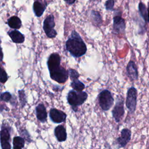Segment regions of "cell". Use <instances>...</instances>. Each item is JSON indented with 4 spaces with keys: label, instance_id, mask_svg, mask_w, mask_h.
I'll list each match as a JSON object with an SVG mask.
<instances>
[{
    "label": "cell",
    "instance_id": "1",
    "mask_svg": "<svg viewBox=\"0 0 149 149\" xmlns=\"http://www.w3.org/2000/svg\"><path fill=\"white\" fill-rule=\"evenodd\" d=\"M66 50L74 58H79L86 54L87 48L80 35L75 30H73L70 36L65 43Z\"/></svg>",
    "mask_w": 149,
    "mask_h": 149
},
{
    "label": "cell",
    "instance_id": "2",
    "mask_svg": "<svg viewBox=\"0 0 149 149\" xmlns=\"http://www.w3.org/2000/svg\"><path fill=\"white\" fill-rule=\"evenodd\" d=\"M88 94L85 91H77L74 90H70L67 95L68 104L72 107L74 112L77 111L78 107L82 105L87 99Z\"/></svg>",
    "mask_w": 149,
    "mask_h": 149
},
{
    "label": "cell",
    "instance_id": "3",
    "mask_svg": "<svg viewBox=\"0 0 149 149\" xmlns=\"http://www.w3.org/2000/svg\"><path fill=\"white\" fill-rule=\"evenodd\" d=\"M50 77L59 83H65L69 77L68 70L61 65L49 69Z\"/></svg>",
    "mask_w": 149,
    "mask_h": 149
},
{
    "label": "cell",
    "instance_id": "4",
    "mask_svg": "<svg viewBox=\"0 0 149 149\" xmlns=\"http://www.w3.org/2000/svg\"><path fill=\"white\" fill-rule=\"evenodd\" d=\"M98 103L103 111H108L113 105L114 99L110 91L108 90H103L98 96Z\"/></svg>",
    "mask_w": 149,
    "mask_h": 149
},
{
    "label": "cell",
    "instance_id": "5",
    "mask_svg": "<svg viewBox=\"0 0 149 149\" xmlns=\"http://www.w3.org/2000/svg\"><path fill=\"white\" fill-rule=\"evenodd\" d=\"M137 91L134 87L128 88L126 93V106L130 113H133L136 109Z\"/></svg>",
    "mask_w": 149,
    "mask_h": 149
},
{
    "label": "cell",
    "instance_id": "6",
    "mask_svg": "<svg viewBox=\"0 0 149 149\" xmlns=\"http://www.w3.org/2000/svg\"><path fill=\"white\" fill-rule=\"evenodd\" d=\"M115 15L113 17V26L112 33L115 34H123L125 32L126 23L125 20L122 17L121 12L118 10L116 13L115 10Z\"/></svg>",
    "mask_w": 149,
    "mask_h": 149
},
{
    "label": "cell",
    "instance_id": "7",
    "mask_svg": "<svg viewBox=\"0 0 149 149\" xmlns=\"http://www.w3.org/2000/svg\"><path fill=\"white\" fill-rule=\"evenodd\" d=\"M55 26L54 16L51 14L45 19L43 23V29L48 37L55 38L56 36L57 32L54 29Z\"/></svg>",
    "mask_w": 149,
    "mask_h": 149
},
{
    "label": "cell",
    "instance_id": "8",
    "mask_svg": "<svg viewBox=\"0 0 149 149\" xmlns=\"http://www.w3.org/2000/svg\"><path fill=\"white\" fill-rule=\"evenodd\" d=\"M123 104L124 100L122 97H118L116 104L112 111V116L115 119V122L117 123L120 122L124 116L125 109Z\"/></svg>",
    "mask_w": 149,
    "mask_h": 149
},
{
    "label": "cell",
    "instance_id": "9",
    "mask_svg": "<svg viewBox=\"0 0 149 149\" xmlns=\"http://www.w3.org/2000/svg\"><path fill=\"white\" fill-rule=\"evenodd\" d=\"M10 139V129L6 125L3 124L0 131V141L2 149H11Z\"/></svg>",
    "mask_w": 149,
    "mask_h": 149
},
{
    "label": "cell",
    "instance_id": "10",
    "mask_svg": "<svg viewBox=\"0 0 149 149\" xmlns=\"http://www.w3.org/2000/svg\"><path fill=\"white\" fill-rule=\"evenodd\" d=\"M131 131L127 128L123 129L120 132V136L118 137L116 140L118 148L125 147L131 139Z\"/></svg>",
    "mask_w": 149,
    "mask_h": 149
},
{
    "label": "cell",
    "instance_id": "11",
    "mask_svg": "<svg viewBox=\"0 0 149 149\" xmlns=\"http://www.w3.org/2000/svg\"><path fill=\"white\" fill-rule=\"evenodd\" d=\"M49 115L51 120L56 123H60L65 122L67 116L64 112L56 108L51 109Z\"/></svg>",
    "mask_w": 149,
    "mask_h": 149
},
{
    "label": "cell",
    "instance_id": "12",
    "mask_svg": "<svg viewBox=\"0 0 149 149\" xmlns=\"http://www.w3.org/2000/svg\"><path fill=\"white\" fill-rule=\"evenodd\" d=\"M126 72L127 76L131 81L137 80L139 76L138 70L135 62L130 61L126 66Z\"/></svg>",
    "mask_w": 149,
    "mask_h": 149
},
{
    "label": "cell",
    "instance_id": "13",
    "mask_svg": "<svg viewBox=\"0 0 149 149\" xmlns=\"http://www.w3.org/2000/svg\"><path fill=\"white\" fill-rule=\"evenodd\" d=\"M36 116L38 120L44 123L47 119V112L46 108L43 104H39L36 108Z\"/></svg>",
    "mask_w": 149,
    "mask_h": 149
},
{
    "label": "cell",
    "instance_id": "14",
    "mask_svg": "<svg viewBox=\"0 0 149 149\" xmlns=\"http://www.w3.org/2000/svg\"><path fill=\"white\" fill-rule=\"evenodd\" d=\"M54 134L57 140L59 142L65 141L67 139L66 129L62 125H58L55 128Z\"/></svg>",
    "mask_w": 149,
    "mask_h": 149
},
{
    "label": "cell",
    "instance_id": "15",
    "mask_svg": "<svg viewBox=\"0 0 149 149\" xmlns=\"http://www.w3.org/2000/svg\"><path fill=\"white\" fill-rule=\"evenodd\" d=\"M90 17L92 23L96 27H100L102 23V19L100 13L95 10H91L90 13Z\"/></svg>",
    "mask_w": 149,
    "mask_h": 149
},
{
    "label": "cell",
    "instance_id": "16",
    "mask_svg": "<svg viewBox=\"0 0 149 149\" xmlns=\"http://www.w3.org/2000/svg\"><path fill=\"white\" fill-rule=\"evenodd\" d=\"M47 3H42L38 1H36L33 3V11L37 17H40L44 13L46 7Z\"/></svg>",
    "mask_w": 149,
    "mask_h": 149
},
{
    "label": "cell",
    "instance_id": "17",
    "mask_svg": "<svg viewBox=\"0 0 149 149\" xmlns=\"http://www.w3.org/2000/svg\"><path fill=\"white\" fill-rule=\"evenodd\" d=\"M13 42L15 43H22L24 41V36L20 32L17 30H12L8 32Z\"/></svg>",
    "mask_w": 149,
    "mask_h": 149
},
{
    "label": "cell",
    "instance_id": "18",
    "mask_svg": "<svg viewBox=\"0 0 149 149\" xmlns=\"http://www.w3.org/2000/svg\"><path fill=\"white\" fill-rule=\"evenodd\" d=\"M8 26L14 29H19L22 26L20 19L16 16H13L10 17L7 22Z\"/></svg>",
    "mask_w": 149,
    "mask_h": 149
},
{
    "label": "cell",
    "instance_id": "19",
    "mask_svg": "<svg viewBox=\"0 0 149 149\" xmlns=\"http://www.w3.org/2000/svg\"><path fill=\"white\" fill-rule=\"evenodd\" d=\"M138 9L140 15L142 19L144 20L146 23L148 22V17H147V8L146 5L140 1L138 5Z\"/></svg>",
    "mask_w": 149,
    "mask_h": 149
},
{
    "label": "cell",
    "instance_id": "20",
    "mask_svg": "<svg viewBox=\"0 0 149 149\" xmlns=\"http://www.w3.org/2000/svg\"><path fill=\"white\" fill-rule=\"evenodd\" d=\"M13 149H22L24 146V140L20 136H15L13 140Z\"/></svg>",
    "mask_w": 149,
    "mask_h": 149
},
{
    "label": "cell",
    "instance_id": "21",
    "mask_svg": "<svg viewBox=\"0 0 149 149\" xmlns=\"http://www.w3.org/2000/svg\"><path fill=\"white\" fill-rule=\"evenodd\" d=\"M70 86L73 90L77 91H83L85 88V85L83 83L80 81L78 79L72 80L70 83Z\"/></svg>",
    "mask_w": 149,
    "mask_h": 149
},
{
    "label": "cell",
    "instance_id": "22",
    "mask_svg": "<svg viewBox=\"0 0 149 149\" xmlns=\"http://www.w3.org/2000/svg\"><path fill=\"white\" fill-rule=\"evenodd\" d=\"M115 0H107L105 2V8L107 11H112L113 12L114 9V5H115Z\"/></svg>",
    "mask_w": 149,
    "mask_h": 149
},
{
    "label": "cell",
    "instance_id": "23",
    "mask_svg": "<svg viewBox=\"0 0 149 149\" xmlns=\"http://www.w3.org/2000/svg\"><path fill=\"white\" fill-rule=\"evenodd\" d=\"M68 75L70 77V79L72 81L75 79H77L79 77V73L75 69L70 68L68 70Z\"/></svg>",
    "mask_w": 149,
    "mask_h": 149
},
{
    "label": "cell",
    "instance_id": "24",
    "mask_svg": "<svg viewBox=\"0 0 149 149\" xmlns=\"http://www.w3.org/2000/svg\"><path fill=\"white\" fill-rule=\"evenodd\" d=\"M18 94H19V100L20 101V103L22 104V107H24L25 105V104L27 102V100H26V96L25 95L24 91L23 90H19L18 91Z\"/></svg>",
    "mask_w": 149,
    "mask_h": 149
},
{
    "label": "cell",
    "instance_id": "25",
    "mask_svg": "<svg viewBox=\"0 0 149 149\" xmlns=\"http://www.w3.org/2000/svg\"><path fill=\"white\" fill-rule=\"evenodd\" d=\"M8 80V75L5 70L0 67V82L5 83Z\"/></svg>",
    "mask_w": 149,
    "mask_h": 149
},
{
    "label": "cell",
    "instance_id": "26",
    "mask_svg": "<svg viewBox=\"0 0 149 149\" xmlns=\"http://www.w3.org/2000/svg\"><path fill=\"white\" fill-rule=\"evenodd\" d=\"M0 98L2 101H4L5 102H8L12 98V95L9 92L6 91V92L3 93L1 94Z\"/></svg>",
    "mask_w": 149,
    "mask_h": 149
},
{
    "label": "cell",
    "instance_id": "27",
    "mask_svg": "<svg viewBox=\"0 0 149 149\" xmlns=\"http://www.w3.org/2000/svg\"><path fill=\"white\" fill-rule=\"evenodd\" d=\"M76 0H64V1L66 2V3L68 5H73L76 2Z\"/></svg>",
    "mask_w": 149,
    "mask_h": 149
},
{
    "label": "cell",
    "instance_id": "28",
    "mask_svg": "<svg viewBox=\"0 0 149 149\" xmlns=\"http://www.w3.org/2000/svg\"><path fill=\"white\" fill-rule=\"evenodd\" d=\"M3 52H2V48L0 46V62H2V61L3 59Z\"/></svg>",
    "mask_w": 149,
    "mask_h": 149
},
{
    "label": "cell",
    "instance_id": "29",
    "mask_svg": "<svg viewBox=\"0 0 149 149\" xmlns=\"http://www.w3.org/2000/svg\"><path fill=\"white\" fill-rule=\"evenodd\" d=\"M147 17H148V22L149 23V3L147 8Z\"/></svg>",
    "mask_w": 149,
    "mask_h": 149
}]
</instances>
